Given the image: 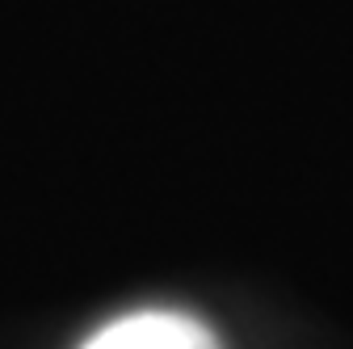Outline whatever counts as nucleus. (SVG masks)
I'll list each match as a JSON object with an SVG mask.
<instances>
[{
  "label": "nucleus",
  "mask_w": 353,
  "mask_h": 349,
  "mask_svg": "<svg viewBox=\"0 0 353 349\" xmlns=\"http://www.w3.org/2000/svg\"><path fill=\"white\" fill-rule=\"evenodd\" d=\"M84 349H223L219 337L185 312H135L105 324Z\"/></svg>",
  "instance_id": "nucleus-1"
}]
</instances>
